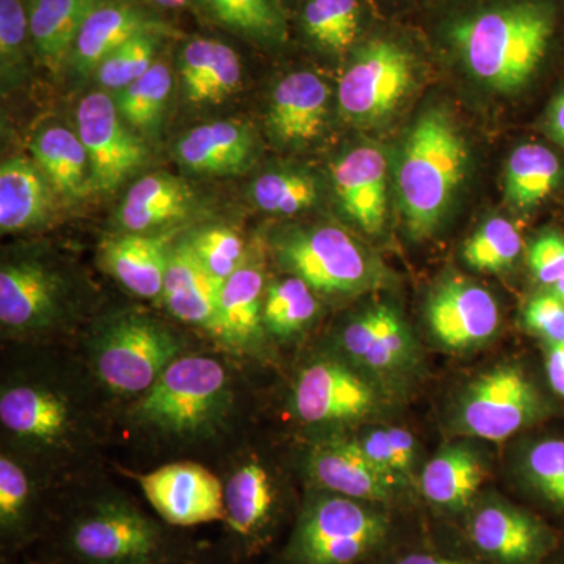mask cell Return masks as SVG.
Returning <instances> with one entry per match:
<instances>
[{"mask_svg":"<svg viewBox=\"0 0 564 564\" xmlns=\"http://www.w3.org/2000/svg\"><path fill=\"white\" fill-rule=\"evenodd\" d=\"M554 29L547 6L521 0L466 18L455 25L452 39L475 79L492 90L511 93L532 79Z\"/></svg>","mask_w":564,"mask_h":564,"instance_id":"obj_1","label":"cell"},{"mask_svg":"<svg viewBox=\"0 0 564 564\" xmlns=\"http://www.w3.org/2000/svg\"><path fill=\"white\" fill-rule=\"evenodd\" d=\"M467 165V147L445 110L430 109L404 140L397 172L400 209L413 236H430L451 207Z\"/></svg>","mask_w":564,"mask_h":564,"instance_id":"obj_2","label":"cell"},{"mask_svg":"<svg viewBox=\"0 0 564 564\" xmlns=\"http://www.w3.org/2000/svg\"><path fill=\"white\" fill-rule=\"evenodd\" d=\"M63 547L74 564H165L169 538L154 519L121 500H101L66 524Z\"/></svg>","mask_w":564,"mask_h":564,"instance_id":"obj_3","label":"cell"},{"mask_svg":"<svg viewBox=\"0 0 564 564\" xmlns=\"http://www.w3.org/2000/svg\"><path fill=\"white\" fill-rule=\"evenodd\" d=\"M228 375L217 359L180 356L135 408V417L161 432L193 434L220 414Z\"/></svg>","mask_w":564,"mask_h":564,"instance_id":"obj_4","label":"cell"},{"mask_svg":"<svg viewBox=\"0 0 564 564\" xmlns=\"http://www.w3.org/2000/svg\"><path fill=\"white\" fill-rule=\"evenodd\" d=\"M388 533L383 516L333 494L307 505L289 545L291 564H355Z\"/></svg>","mask_w":564,"mask_h":564,"instance_id":"obj_5","label":"cell"},{"mask_svg":"<svg viewBox=\"0 0 564 564\" xmlns=\"http://www.w3.org/2000/svg\"><path fill=\"white\" fill-rule=\"evenodd\" d=\"M180 355V340L158 322L141 315H122L99 334L95 369L110 391L143 393Z\"/></svg>","mask_w":564,"mask_h":564,"instance_id":"obj_6","label":"cell"},{"mask_svg":"<svg viewBox=\"0 0 564 564\" xmlns=\"http://www.w3.org/2000/svg\"><path fill=\"white\" fill-rule=\"evenodd\" d=\"M281 265L313 291L351 295L375 288L380 270L361 245L340 228L303 229L278 245Z\"/></svg>","mask_w":564,"mask_h":564,"instance_id":"obj_7","label":"cell"},{"mask_svg":"<svg viewBox=\"0 0 564 564\" xmlns=\"http://www.w3.org/2000/svg\"><path fill=\"white\" fill-rule=\"evenodd\" d=\"M544 413L540 392L518 367H497L467 386L456 429L467 436L503 441Z\"/></svg>","mask_w":564,"mask_h":564,"instance_id":"obj_8","label":"cell"},{"mask_svg":"<svg viewBox=\"0 0 564 564\" xmlns=\"http://www.w3.org/2000/svg\"><path fill=\"white\" fill-rule=\"evenodd\" d=\"M414 85V63L399 44H364L339 84V107L348 120L375 122L397 109Z\"/></svg>","mask_w":564,"mask_h":564,"instance_id":"obj_9","label":"cell"},{"mask_svg":"<svg viewBox=\"0 0 564 564\" xmlns=\"http://www.w3.org/2000/svg\"><path fill=\"white\" fill-rule=\"evenodd\" d=\"M77 131L90 161L91 191H115L147 161V148L122 124L117 104L104 93L82 99Z\"/></svg>","mask_w":564,"mask_h":564,"instance_id":"obj_10","label":"cell"},{"mask_svg":"<svg viewBox=\"0 0 564 564\" xmlns=\"http://www.w3.org/2000/svg\"><path fill=\"white\" fill-rule=\"evenodd\" d=\"M148 502L170 527H195L225 519V486L196 463H173L139 478Z\"/></svg>","mask_w":564,"mask_h":564,"instance_id":"obj_11","label":"cell"},{"mask_svg":"<svg viewBox=\"0 0 564 564\" xmlns=\"http://www.w3.org/2000/svg\"><path fill=\"white\" fill-rule=\"evenodd\" d=\"M375 386L350 367L336 361H318L300 373L293 406L307 423L359 421L378 408Z\"/></svg>","mask_w":564,"mask_h":564,"instance_id":"obj_12","label":"cell"},{"mask_svg":"<svg viewBox=\"0 0 564 564\" xmlns=\"http://www.w3.org/2000/svg\"><path fill=\"white\" fill-rule=\"evenodd\" d=\"M426 318L437 343L452 350H467L491 339L499 329L500 313L485 288L452 280L430 296Z\"/></svg>","mask_w":564,"mask_h":564,"instance_id":"obj_13","label":"cell"},{"mask_svg":"<svg viewBox=\"0 0 564 564\" xmlns=\"http://www.w3.org/2000/svg\"><path fill=\"white\" fill-rule=\"evenodd\" d=\"M343 345L352 362L380 377L410 369L415 358L414 340L406 323L386 304L352 318L344 329Z\"/></svg>","mask_w":564,"mask_h":564,"instance_id":"obj_14","label":"cell"},{"mask_svg":"<svg viewBox=\"0 0 564 564\" xmlns=\"http://www.w3.org/2000/svg\"><path fill=\"white\" fill-rule=\"evenodd\" d=\"M58 278L39 262L3 263L0 270V322L13 332L50 326L61 311Z\"/></svg>","mask_w":564,"mask_h":564,"instance_id":"obj_15","label":"cell"},{"mask_svg":"<svg viewBox=\"0 0 564 564\" xmlns=\"http://www.w3.org/2000/svg\"><path fill=\"white\" fill-rule=\"evenodd\" d=\"M333 181L344 210L364 231L383 228L388 210V161L375 147H359L333 166Z\"/></svg>","mask_w":564,"mask_h":564,"instance_id":"obj_16","label":"cell"},{"mask_svg":"<svg viewBox=\"0 0 564 564\" xmlns=\"http://www.w3.org/2000/svg\"><path fill=\"white\" fill-rule=\"evenodd\" d=\"M469 533L473 543L500 564H532L547 547V533L536 519L499 502L475 511Z\"/></svg>","mask_w":564,"mask_h":564,"instance_id":"obj_17","label":"cell"},{"mask_svg":"<svg viewBox=\"0 0 564 564\" xmlns=\"http://www.w3.org/2000/svg\"><path fill=\"white\" fill-rule=\"evenodd\" d=\"M276 518V492L262 466L248 463L225 486V522L245 552L261 547Z\"/></svg>","mask_w":564,"mask_h":564,"instance_id":"obj_18","label":"cell"},{"mask_svg":"<svg viewBox=\"0 0 564 564\" xmlns=\"http://www.w3.org/2000/svg\"><path fill=\"white\" fill-rule=\"evenodd\" d=\"M310 463L315 481L333 494L366 502L391 499L397 480L377 469L356 441L318 444Z\"/></svg>","mask_w":564,"mask_h":564,"instance_id":"obj_19","label":"cell"},{"mask_svg":"<svg viewBox=\"0 0 564 564\" xmlns=\"http://www.w3.org/2000/svg\"><path fill=\"white\" fill-rule=\"evenodd\" d=\"M221 285L185 240L170 250L162 300L174 317L214 333Z\"/></svg>","mask_w":564,"mask_h":564,"instance_id":"obj_20","label":"cell"},{"mask_svg":"<svg viewBox=\"0 0 564 564\" xmlns=\"http://www.w3.org/2000/svg\"><path fill=\"white\" fill-rule=\"evenodd\" d=\"M328 85L310 73L289 74L276 85L270 107V128L285 143H306L322 132L328 115Z\"/></svg>","mask_w":564,"mask_h":564,"instance_id":"obj_21","label":"cell"},{"mask_svg":"<svg viewBox=\"0 0 564 564\" xmlns=\"http://www.w3.org/2000/svg\"><path fill=\"white\" fill-rule=\"evenodd\" d=\"M265 273L261 259L247 258L232 276L223 282L215 336L232 347L258 343L262 332Z\"/></svg>","mask_w":564,"mask_h":564,"instance_id":"obj_22","label":"cell"},{"mask_svg":"<svg viewBox=\"0 0 564 564\" xmlns=\"http://www.w3.org/2000/svg\"><path fill=\"white\" fill-rule=\"evenodd\" d=\"M254 152L250 131L239 122L215 121L185 133L176 158L185 169L203 174H229L247 169Z\"/></svg>","mask_w":564,"mask_h":564,"instance_id":"obj_23","label":"cell"},{"mask_svg":"<svg viewBox=\"0 0 564 564\" xmlns=\"http://www.w3.org/2000/svg\"><path fill=\"white\" fill-rule=\"evenodd\" d=\"M54 188L35 162L17 155L0 169V229L22 231L46 220Z\"/></svg>","mask_w":564,"mask_h":564,"instance_id":"obj_24","label":"cell"},{"mask_svg":"<svg viewBox=\"0 0 564 564\" xmlns=\"http://www.w3.org/2000/svg\"><path fill=\"white\" fill-rule=\"evenodd\" d=\"M158 29L154 21L131 6L102 2L82 25L73 50L74 66L80 74L98 69L111 52L133 36Z\"/></svg>","mask_w":564,"mask_h":564,"instance_id":"obj_25","label":"cell"},{"mask_svg":"<svg viewBox=\"0 0 564 564\" xmlns=\"http://www.w3.org/2000/svg\"><path fill=\"white\" fill-rule=\"evenodd\" d=\"M185 95L193 104H218L239 88V55L217 40H192L181 55Z\"/></svg>","mask_w":564,"mask_h":564,"instance_id":"obj_26","label":"cell"},{"mask_svg":"<svg viewBox=\"0 0 564 564\" xmlns=\"http://www.w3.org/2000/svg\"><path fill=\"white\" fill-rule=\"evenodd\" d=\"M192 203L191 187L180 177L150 174L126 193L120 209L121 226L131 234L152 231L184 218Z\"/></svg>","mask_w":564,"mask_h":564,"instance_id":"obj_27","label":"cell"},{"mask_svg":"<svg viewBox=\"0 0 564 564\" xmlns=\"http://www.w3.org/2000/svg\"><path fill=\"white\" fill-rule=\"evenodd\" d=\"M170 250L161 237L128 234L107 240L102 261L128 291L143 299L162 296Z\"/></svg>","mask_w":564,"mask_h":564,"instance_id":"obj_28","label":"cell"},{"mask_svg":"<svg viewBox=\"0 0 564 564\" xmlns=\"http://www.w3.org/2000/svg\"><path fill=\"white\" fill-rule=\"evenodd\" d=\"M69 408L62 397L35 386H14L0 397V421L22 440L54 443L68 432Z\"/></svg>","mask_w":564,"mask_h":564,"instance_id":"obj_29","label":"cell"},{"mask_svg":"<svg viewBox=\"0 0 564 564\" xmlns=\"http://www.w3.org/2000/svg\"><path fill=\"white\" fill-rule=\"evenodd\" d=\"M31 151L33 162L58 195L82 198L91 191L90 161L76 133L61 126L43 129L32 141Z\"/></svg>","mask_w":564,"mask_h":564,"instance_id":"obj_30","label":"cell"},{"mask_svg":"<svg viewBox=\"0 0 564 564\" xmlns=\"http://www.w3.org/2000/svg\"><path fill=\"white\" fill-rule=\"evenodd\" d=\"M104 0H33L29 33L40 57L57 69L74 50L82 25Z\"/></svg>","mask_w":564,"mask_h":564,"instance_id":"obj_31","label":"cell"},{"mask_svg":"<svg viewBox=\"0 0 564 564\" xmlns=\"http://www.w3.org/2000/svg\"><path fill=\"white\" fill-rule=\"evenodd\" d=\"M485 478V464L474 448L451 445L426 464L422 491L430 502L459 510L470 503Z\"/></svg>","mask_w":564,"mask_h":564,"instance_id":"obj_32","label":"cell"},{"mask_svg":"<svg viewBox=\"0 0 564 564\" xmlns=\"http://www.w3.org/2000/svg\"><path fill=\"white\" fill-rule=\"evenodd\" d=\"M562 163L543 144H522L511 154L505 173V199L516 209L538 206L558 187Z\"/></svg>","mask_w":564,"mask_h":564,"instance_id":"obj_33","label":"cell"},{"mask_svg":"<svg viewBox=\"0 0 564 564\" xmlns=\"http://www.w3.org/2000/svg\"><path fill=\"white\" fill-rule=\"evenodd\" d=\"M317 310L313 289L302 278L274 281L263 296V328L278 337L293 336L313 322Z\"/></svg>","mask_w":564,"mask_h":564,"instance_id":"obj_34","label":"cell"},{"mask_svg":"<svg viewBox=\"0 0 564 564\" xmlns=\"http://www.w3.org/2000/svg\"><path fill=\"white\" fill-rule=\"evenodd\" d=\"M522 251V237L510 220L494 217L464 245L463 258L478 272L499 273L510 269Z\"/></svg>","mask_w":564,"mask_h":564,"instance_id":"obj_35","label":"cell"},{"mask_svg":"<svg viewBox=\"0 0 564 564\" xmlns=\"http://www.w3.org/2000/svg\"><path fill=\"white\" fill-rule=\"evenodd\" d=\"M172 88L170 69L163 63H154L140 79L122 88L118 95V111L133 128L147 131L161 118Z\"/></svg>","mask_w":564,"mask_h":564,"instance_id":"obj_36","label":"cell"},{"mask_svg":"<svg viewBox=\"0 0 564 564\" xmlns=\"http://www.w3.org/2000/svg\"><path fill=\"white\" fill-rule=\"evenodd\" d=\"M303 25L307 35L326 50H348L358 35V0H310L304 7Z\"/></svg>","mask_w":564,"mask_h":564,"instance_id":"obj_37","label":"cell"},{"mask_svg":"<svg viewBox=\"0 0 564 564\" xmlns=\"http://www.w3.org/2000/svg\"><path fill=\"white\" fill-rule=\"evenodd\" d=\"M32 488L9 456L0 458V527L7 544H18L32 529Z\"/></svg>","mask_w":564,"mask_h":564,"instance_id":"obj_38","label":"cell"},{"mask_svg":"<svg viewBox=\"0 0 564 564\" xmlns=\"http://www.w3.org/2000/svg\"><path fill=\"white\" fill-rule=\"evenodd\" d=\"M251 193L262 210L274 215H295L313 206L317 199V185L310 174L273 172L256 180Z\"/></svg>","mask_w":564,"mask_h":564,"instance_id":"obj_39","label":"cell"},{"mask_svg":"<svg viewBox=\"0 0 564 564\" xmlns=\"http://www.w3.org/2000/svg\"><path fill=\"white\" fill-rule=\"evenodd\" d=\"M223 24L261 40H281L284 20L272 0H202Z\"/></svg>","mask_w":564,"mask_h":564,"instance_id":"obj_40","label":"cell"},{"mask_svg":"<svg viewBox=\"0 0 564 564\" xmlns=\"http://www.w3.org/2000/svg\"><path fill=\"white\" fill-rule=\"evenodd\" d=\"M158 32L140 33L117 51L111 52L96 69L99 84L109 90L121 91L122 88L140 79L154 65Z\"/></svg>","mask_w":564,"mask_h":564,"instance_id":"obj_41","label":"cell"},{"mask_svg":"<svg viewBox=\"0 0 564 564\" xmlns=\"http://www.w3.org/2000/svg\"><path fill=\"white\" fill-rule=\"evenodd\" d=\"M185 242L195 252L204 269L221 282L232 276L247 259L243 240L229 228L215 226L202 229L188 237Z\"/></svg>","mask_w":564,"mask_h":564,"instance_id":"obj_42","label":"cell"},{"mask_svg":"<svg viewBox=\"0 0 564 564\" xmlns=\"http://www.w3.org/2000/svg\"><path fill=\"white\" fill-rule=\"evenodd\" d=\"M356 443L370 463L393 480L413 467L415 440L413 434L402 429L375 430Z\"/></svg>","mask_w":564,"mask_h":564,"instance_id":"obj_43","label":"cell"},{"mask_svg":"<svg viewBox=\"0 0 564 564\" xmlns=\"http://www.w3.org/2000/svg\"><path fill=\"white\" fill-rule=\"evenodd\" d=\"M525 474L545 499L564 508V441L533 445L527 454Z\"/></svg>","mask_w":564,"mask_h":564,"instance_id":"obj_44","label":"cell"},{"mask_svg":"<svg viewBox=\"0 0 564 564\" xmlns=\"http://www.w3.org/2000/svg\"><path fill=\"white\" fill-rule=\"evenodd\" d=\"M525 325L547 344H564V303L554 292L541 293L527 304Z\"/></svg>","mask_w":564,"mask_h":564,"instance_id":"obj_45","label":"cell"},{"mask_svg":"<svg viewBox=\"0 0 564 564\" xmlns=\"http://www.w3.org/2000/svg\"><path fill=\"white\" fill-rule=\"evenodd\" d=\"M529 267L534 280L547 288L564 280V236L547 232L538 237L529 248Z\"/></svg>","mask_w":564,"mask_h":564,"instance_id":"obj_46","label":"cell"},{"mask_svg":"<svg viewBox=\"0 0 564 564\" xmlns=\"http://www.w3.org/2000/svg\"><path fill=\"white\" fill-rule=\"evenodd\" d=\"M29 18L20 0H0V55L3 69L20 62Z\"/></svg>","mask_w":564,"mask_h":564,"instance_id":"obj_47","label":"cell"},{"mask_svg":"<svg viewBox=\"0 0 564 564\" xmlns=\"http://www.w3.org/2000/svg\"><path fill=\"white\" fill-rule=\"evenodd\" d=\"M545 372L552 389L564 399V344L545 347Z\"/></svg>","mask_w":564,"mask_h":564,"instance_id":"obj_48","label":"cell"},{"mask_svg":"<svg viewBox=\"0 0 564 564\" xmlns=\"http://www.w3.org/2000/svg\"><path fill=\"white\" fill-rule=\"evenodd\" d=\"M545 128L551 133L552 139L564 148V91L562 95L556 96L555 101L552 102L551 109L547 111V121Z\"/></svg>","mask_w":564,"mask_h":564,"instance_id":"obj_49","label":"cell"},{"mask_svg":"<svg viewBox=\"0 0 564 564\" xmlns=\"http://www.w3.org/2000/svg\"><path fill=\"white\" fill-rule=\"evenodd\" d=\"M397 564H474L464 560L444 558V556L413 554L404 556Z\"/></svg>","mask_w":564,"mask_h":564,"instance_id":"obj_50","label":"cell"},{"mask_svg":"<svg viewBox=\"0 0 564 564\" xmlns=\"http://www.w3.org/2000/svg\"><path fill=\"white\" fill-rule=\"evenodd\" d=\"M155 6L165 7V9H181L187 6L188 0H150Z\"/></svg>","mask_w":564,"mask_h":564,"instance_id":"obj_51","label":"cell"},{"mask_svg":"<svg viewBox=\"0 0 564 564\" xmlns=\"http://www.w3.org/2000/svg\"><path fill=\"white\" fill-rule=\"evenodd\" d=\"M552 292L564 303V280L556 282L554 288H552Z\"/></svg>","mask_w":564,"mask_h":564,"instance_id":"obj_52","label":"cell"},{"mask_svg":"<svg viewBox=\"0 0 564 564\" xmlns=\"http://www.w3.org/2000/svg\"><path fill=\"white\" fill-rule=\"evenodd\" d=\"M165 564H180L176 562V560H173V562H169V563H165Z\"/></svg>","mask_w":564,"mask_h":564,"instance_id":"obj_53","label":"cell"}]
</instances>
